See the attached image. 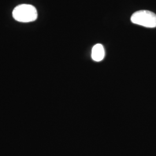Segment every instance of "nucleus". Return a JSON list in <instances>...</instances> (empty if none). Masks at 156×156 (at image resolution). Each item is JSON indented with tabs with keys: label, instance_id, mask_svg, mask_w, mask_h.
I'll return each instance as SVG.
<instances>
[{
	"label": "nucleus",
	"instance_id": "f03ea898",
	"mask_svg": "<svg viewBox=\"0 0 156 156\" xmlns=\"http://www.w3.org/2000/svg\"><path fill=\"white\" fill-rule=\"evenodd\" d=\"M131 22L147 28L156 27V15L149 11H139L133 13L131 18Z\"/></svg>",
	"mask_w": 156,
	"mask_h": 156
},
{
	"label": "nucleus",
	"instance_id": "f257e3e1",
	"mask_svg": "<svg viewBox=\"0 0 156 156\" xmlns=\"http://www.w3.org/2000/svg\"><path fill=\"white\" fill-rule=\"evenodd\" d=\"M12 16L17 22H31L37 19L38 12L34 6L29 4H22L17 6L13 9Z\"/></svg>",
	"mask_w": 156,
	"mask_h": 156
},
{
	"label": "nucleus",
	"instance_id": "7ed1b4c3",
	"mask_svg": "<svg viewBox=\"0 0 156 156\" xmlns=\"http://www.w3.org/2000/svg\"><path fill=\"white\" fill-rule=\"evenodd\" d=\"M105 56V50L101 44H97L94 46L91 52V57L95 62H100Z\"/></svg>",
	"mask_w": 156,
	"mask_h": 156
}]
</instances>
